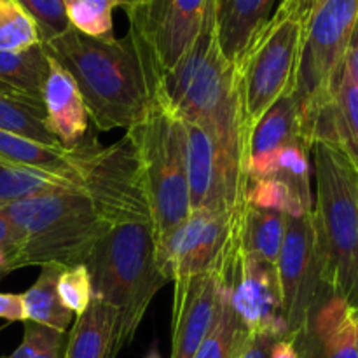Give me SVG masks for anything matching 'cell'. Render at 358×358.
I'll return each instance as SVG.
<instances>
[{
    "label": "cell",
    "instance_id": "obj_1",
    "mask_svg": "<svg viewBox=\"0 0 358 358\" xmlns=\"http://www.w3.org/2000/svg\"><path fill=\"white\" fill-rule=\"evenodd\" d=\"M42 48L72 76L98 131L128 129L145 115L152 94L129 35L98 41L70 28Z\"/></svg>",
    "mask_w": 358,
    "mask_h": 358
},
{
    "label": "cell",
    "instance_id": "obj_2",
    "mask_svg": "<svg viewBox=\"0 0 358 358\" xmlns=\"http://www.w3.org/2000/svg\"><path fill=\"white\" fill-rule=\"evenodd\" d=\"M159 94L178 117L205 128L243 168L236 69L224 56L217 37V0L206 10L194 44L161 79Z\"/></svg>",
    "mask_w": 358,
    "mask_h": 358
},
{
    "label": "cell",
    "instance_id": "obj_3",
    "mask_svg": "<svg viewBox=\"0 0 358 358\" xmlns=\"http://www.w3.org/2000/svg\"><path fill=\"white\" fill-rule=\"evenodd\" d=\"M317 192L313 224L322 282L358 310V168L339 143L315 138L311 145Z\"/></svg>",
    "mask_w": 358,
    "mask_h": 358
},
{
    "label": "cell",
    "instance_id": "obj_4",
    "mask_svg": "<svg viewBox=\"0 0 358 358\" xmlns=\"http://www.w3.org/2000/svg\"><path fill=\"white\" fill-rule=\"evenodd\" d=\"M94 299L117 311V352L135 338L154 296L168 282L149 222L110 226L86 261Z\"/></svg>",
    "mask_w": 358,
    "mask_h": 358
},
{
    "label": "cell",
    "instance_id": "obj_5",
    "mask_svg": "<svg viewBox=\"0 0 358 358\" xmlns=\"http://www.w3.org/2000/svg\"><path fill=\"white\" fill-rule=\"evenodd\" d=\"M20 241L17 269L27 266L86 264L108 226L84 191L24 199L0 210Z\"/></svg>",
    "mask_w": 358,
    "mask_h": 358
},
{
    "label": "cell",
    "instance_id": "obj_6",
    "mask_svg": "<svg viewBox=\"0 0 358 358\" xmlns=\"http://www.w3.org/2000/svg\"><path fill=\"white\" fill-rule=\"evenodd\" d=\"M133 140L150 208L156 247L191 215L184 121L157 93L145 115L126 129Z\"/></svg>",
    "mask_w": 358,
    "mask_h": 358
},
{
    "label": "cell",
    "instance_id": "obj_7",
    "mask_svg": "<svg viewBox=\"0 0 358 358\" xmlns=\"http://www.w3.org/2000/svg\"><path fill=\"white\" fill-rule=\"evenodd\" d=\"M357 21L358 0H320L303 24L294 98L310 147L318 115L334 98Z\"/></svg>",
    "mask_w": 358,
    "mask_h": 358
},
{
    "label": "cell",
    "instance_id": "obj_8",
    "mask_svg": "<svg viewBox=\"0 0 358 358\" xmlns=\"http://www.w3.org/2000/svg\"><path fill=\"white\" fill-rule=\"evenodd\" d=\"M301 42L303 21L275 13L234 65L245 149L252 129L262 115L280 98L296 91Z\"/></svg>",
    "mask_w": 358,
    "mask_h": 358
},
{
    "label": "cell",
    "instance_id": "obj_9",
    "mask_svg": "<svg viewBox=\"0 0 358 358\" xmlns=\"http://www.w3.org/2000/svg\"><path fill=\"white\" fill-rule=\"evenodd\" d=\"M72 154L83 191L108 226L150 224L142 166L128 133L108 147L100 145L94 136H86Z\"/></svg>",
    "mask_w": 358,
    "mask_h": 358
},
{
    "label": "cell",
    "instance_id": "obj_10",
    "mask_svg": "<svg viewBox=\"0 0 358 358\" xmlns=\"http://www.w3.org/2000/svg\"><path fill=\"white\" fill-rule=\"evenodd\" d=\"M215 0H152L128 14V35L142 59L152 98L161 79L184 58Z\"/></svg>",
    "mask_w": 358,
    "mask_h": 358
},
{
    "label": "cell",
    "instance_id": "obj_11",
    "mask_svg": "<svg viewBox=\"0 0 358 358\" xmlns=\"http://www.w3.org/2000/svg\"><path fill=\"white\" fill-rule=\"evenodd\" d=\"M238 206L240 203L233 210V233L226 261L219 271L220 283L227 289L233 311L247 334L285 338L289 332L282 313L276 268L245 248Z\"/></svg>",
    "mask_w": 358,
    "mask_h": 358
},
{
    "label": "cell",
    "instance_id": "obj_12",
    "mask_svg": "<svg viewBox=\"0 0 358 358\" xmlns=\"http://www.w3.org/2000/svg\"><path fill=\"white\" fill-rule=\"evenodd\" d=\"M276 275L283 320L289 336H294L304 327L311 310L327 289L322 282L320 254L311 212L287 215Z\"/></svg>",
    "mask_w": 358,
    "mask_h": 358
},
{
    "label": "cell",
    "instance_id": "obj_13",
    "mask_svg": "<svg viewBox=\"0 0 358 358\" xmlns=\"http://www.w3.org/2000/svg\"><path fill=\"white\" fill-rule=\"evenodd\" d=\"M233 210H192L187 220L157 245V264L168 282L206 273L219 275L231 245Z\"/></svg>",
    "mask_w": 358,
    "mask_h": 358
},
{
    "label": "cell",
    "instance_id": "obj_14",
    "mask_svg": "<svg viewBox=\"0 0 358 358\" xmlns=\"http://www.w3.org/2000/svg\"><path fill=\"white\" fill-rule=\"evenodd\" d=\"M184 126L191 208L229 212L243 199L247 182L243 168L205 128L191 121H184Z\"/></svg>",
    "mask_w": 358,
    "mask_h": 358
},
{
    "label": "cell",
    "instance_id": "obj_15",
    "mask_svg": "<svg viewBox=\"0 0 358 358\" xmlns=\"http://www.w3.org/2000/svg\"><path fill=\"white\" fill-rule=\"evenodd\" d=\"M171 311V357L192 358L215 322L220 299L217 273L177 278Z\"/></svg>",
    "mask_w": 358,
    "mask_h": 358
},
{
    "label": "cell",
    "instance_id": "obj_16",
    "mask_svg": "<svg viewBox=\"0 0 358 358\" xmlns=\"http://www.w3.org/2000/svg\"><path fill=\"white\" fill-rule=\"evenodd\" d=\"M301 358H358L352 310L325 289L306 324L290 336Z\"/></svg>",
    "mask_w": 358,
    "mask_h": 358
},
{
    "label": "cell",
    "instance_id": "obj_17",
    "mask_svg": "<svg viewBox=\"0 0 358 358\" xmlns=\"http://www.w3.org/2000/svg\"><path fill=\"white\" fill-rule=\"evenodd\" d=\"M290 143H304L310 147L303 135L299 108L294 94L280 98L252 129L243 156L245 177L275 175L278 152Z\"/></svg>",
    "mask_w": 358,
    "mask_h": 358
},
{
    "label": "cell",
    "instance_id": "obj_18",
    "mask_svg": "<svg viewBox=\"0 0 358 358\" xmlns=\"http://www.w3.org/2000/svg\"><path fill=\"white\" fill-rule=\"evenodd\" d=\"M49 62L51 65L42 91L45 119L62 147L73 150L87 136L90 115L72 76L51 58Z\"/></svg>",
    "mask_w": 358,
    "mask_h": 358
},
{
    "label": "cell",
    "instance_id": "obj_19",
    "mask_svg": "<svg viewBox=\"0 0 358 358\" xmlns=\"http://www.w3.org/2000/svg\"><path fill=\"white\" fill-rule=\"evenodd\" d=\"M275 3L276 0H217V37L233 65L271 20Z\"/></svg>",
    "mask_w": 358,
    "mask_h": 358
},
{
    "label": "cell",
    "instance_id": "obj_20",
    "mask_svg": "<svg viewBox=\"0 0 358 358\" xmlns=\"http://www.w3.org/2000/svg\"><path fill=\"white\" fill-rule=\"evenodd\" d=\"M117 311L93 299L66 336L63 358H117Z\"/></svg>",
    "mask_w": 358,
    "mask_h": 358
},
{
    "label": "cell",
    "instance_id": "obj_21",
    "mask_svg": "<svg viewBox=\"0 0 358 358\" xmlns=\"http://www.w3.org/2000/svg\"><path fill=\"white\" fill-rule=\"evenodd\" d=\"M315 138L339 143L358 168V83L346 66H343L334 98L318 115Z\"/></svg>",
    "mask_w": 358,
    "mask_h": 358
},
{
    "label": "cell",
    "instance_id": "obj_22",
    "mask_svg": "<svg viewBox=\"0 0 358 358\" xmlns=\"http://www.w3.org/2000/svg\"><path fill=\"white\" fill-rule=\"evenodd\" d=\"M0 164L27 168V170L65 178L83 189L72 150L44 145L35 140L2 131V129H0Z\"/></svg>",
    "mask_w": 358,
    "mask_h": 358
},
{
    "label": "cell",
    "instance_id": "obj_23",
    "mask_svg": "<svg viewBox=\"0 0 358 358\" xmlns=\"http://www.w3.org/2000/svg\"><path fill=\"white\" fill-rule=\"evenodd\" d=\"M240 234L245 248L261 261L275 266L278 262L287 226V213L252 206L245 198L238 206Z\"/></svg>",
    "mask_w": 358,
    "mask_h": 358
},
{
    "label": "cell",
    "instance_id": "obj_24",
    "mask_svg": "<svg viewBox=\"0 0 358 358\" xmlns=\"http://www.w3.org/2000/svg\"><path fill=\"white\" fill-rule=\"evenodd\" d=\"M65 268L55 264L42 266L37 282L21 294L24 306V322L44 325L55 331L66 332L73 313L63 306L58 294V278Z\"/></svg>",
    "mask_w": 358,
    "mask_h": 358
},
{
    "label": "cell",
    "instance_id": "obj_25",
    "mask_svg": "<svg viewBox=\"0 0 358 358\" xmlns=\"http://www.w3.org/2000/svg\"><path fill=\"white\" fill-rule=\"evenodd\" d=\"M49 65L51 62L42 44L21 52L0 51V80L24 96L42 103V91L48 79Z\"/></svg>",
    "mask_w": 358,
    "mask_h": 358
},
{
    "label": "cell",
    "instance_id": "obj_26",
    "mask_svg": "<svg viewBox=\"0 0 358 358\" xmlns=\"http://www.w3.org/2000/svg\"><path fill=\"white\" fill-rule=\"evenodd\" d=\"M0 129L49 147H62L49 129L44 105L30 98L0 93Z\"/></svg>",
    "mask_w": 358,
    "mask_h": 358
},
{
    "label": "cell",
    "instance_id": "obj_27",
    "mask_svg": "<svg viewBox=\"0 0 358 358\" xmlns=\"http://www.w3.org/2000/svg\"><path fill=\"white\" fill-rule=\"evenodd\" d=\"M72 191H83V189L65 178L27 170V168L0 164V210L24 199Z\"/></svg>",
    "mask_w": 358,
    "mask_h": 358
},
{
    "label": "cell",
    "instance_id": "obj_28",
    "mask_svg": "<svg viewBox=\"0 0 358 358\" xmlns=\"http://www.w3.org/2000/svg\"><path fill=\"white\" fill-rule=\"evenodd\" d=\"M245 338H247V331L238 320L236 313L231 306L227 289L222 285L219 310H217L212 331L208 332V336H206L205 341L201 343V346H199L192 358H234Z\"/></svg>",
    "mask_w": 358,
    "mask_h": 358
},
{
    "label": "cell",
    "instance_id": "obj_29",
    "mask_svg": "<svg viewBox=\"0 0 358 358\" xmlns=\"http://www.w3.org/2000/svg\"><path fill=\"white\" fill-rule=\"evenodd\" d=\"M245 201L264 210H276L287 215L310 213L292 187L280 177H247L243 191ZM313 212V210H311Z\"/></svg>",
    "mask_w": 358,
    "mask_h": 358
},
{
    "label": "cell",
    "instance_id": "obj_30",
    "mask_svg": "<svg viewBox=\"0 0 358 358\" xmlns=\"http://www.w3.org/2000/svg\"><path fill=\"white\" fill-rule=\"evenodd\" d=\"M70 27L98 41H114V9L117 0H63Z\"/></svg>",
    "mask_w": 358,
    "mask_h": 358
},
{
    "label": "cell",
    "instance_id": "obj_31",
    "mask_svg": "<svg viewBox=\"0 0 358 358\" xmlns=\"http://www.w3.org/2000/svg\"><path fill=\"white\" fill-rule=\"evenodd\" d=\"M41 44V35L30 14L17 0H0V51L21 52Z\"/></svg>",
    "mask_w": 358,
    "mask_h": 358
},
{
    "label": "cell",
    "instance_id": "obj_32",
    "mask_svg": "<svg viewBox=\"0 0 358 358\" xmlns=\"http://www.w3.org/2000/svg\"><path fill=\"white\" fill-rule=\"evenodd\" d=\"M275 177L290 185L308 212L313 210L311 194V149L304 143H290L278 152Z\"/></svg>",
    "mask_w": 358,
    "mask_h": 358
},
{
    "label": "cell",
    "instance_id": "obj_33",
    "mask_svg": "<svg viewBox=\"0 0 358 358\" xmlns=\"http://www.w3.org/2000/svg\"><path fill=\"white\" fill-rule=\"evenodd\" d=\"M58 294L63 306L72 311L73 317H79L90 308L94 299V292L86 264L63 269L58 278Z\"/></svg>",
    "mask_w": 358,
    "mask_h": 358
},
{
    "label": "cell",
    "instance_id": "obj_34",
    "mask_svg": "<svg viewBox=\"0 0 358 358\" xmlns=\"http://www.w3.org/2000/svg\"><path fill=\"white\" fill-rule=\"evenodd\" d=\"M17 2L37 24L41 44L59 37L72 28L66 17L63 0H17Z\"/></svg>",
    "mask_w": 358,
    "mask_h": 358
},
{
    "label": "cell",
    "instance_id": "obj_35",
    "mask_svg": "<svg viewBox=\"0 0 358 358\" xmlns=\"http://www.w3.org/2000/svg\"><path fill=\"white\" fill-rule=\"evenodd\" d=\"M23 341L21 345L6 358H37L38 353L49 341L55 329L44 327V325L34 324V322H23Z\"/></svg>",
    "mask_w": 358,
    "mask_h": 358
},
{
    "label": "cell",
    "instance_id": "obj_36",
    "mask_svg": "<svg viewBox=\"0 0 358 358\" xmlns=\"http://www.w3.org/2000/svg\"><path fill=\"white\" fill-rule=\"evenodd\" d=\"M276 339L266 334H247L234 358H271V346Z\"/></svg>",
    "mask_w": 358,
    "mask_h": 358
},
{
    "label": "cell",
    "instance_id": "obj_37",
    "mask_svg": "<svg viewBox=\"0 0 358 358\" xmlns=\"http://www.w3.org/2000/svg\"><path fill=\"white\" fill-rule=\"evenodd\" d=\"M0 318L7 322H24V306L21 294L0 292Z\"/></svg>",
    "mask_w": 358,
    "mask_h": 358
},
{
    "label": "cell",
    "instance_id": "obj_38",
    "mask_svg": "<svg viewBox=\"0 0 358 358\" xmlns=\"http://www.w3.org/2000/svg\"><path fill=\"white\" fill-rule=\"evenodd\" d=\"M311 0H280V6L276 7V13L289 14V16L297 17V20L306 21L308 14H310Z\"/></svg>",
    "mask_w": 358,
    "mask_h": 358
},
{
    "label": "cell",
    "instance_id": "obj_39",
    "mask_svg": "<svg viewBox=\"0 0 358 358\" xmlns=\"http://www.w3.org/2000/svg\"><path fill=\"white\" fill-rule=\"evenodd\" d=\"M65 346H66V332L55 331L42 352L38 353L37 358H63L65 357Z\"/></svg>",
    "mask_w": 358,
    "mask_h": 358
},
{
    "label": "cell",
    "instance_id": "obj_40",
    "mask_svg": "<svg viewBox=\"0 0 358 358\" xmlns=\"http://www.w3.org/2000/svg\"><path fill=\"white\" fill-rule=\"evenodd\" d=\"M271 358H301L297 353L294 339L290 336L280 338L273 343L271 346Z\"/></svg>",
    "mask_w": 358,
    "mask_h": 358
},
{
    "label": "cell",
    "instance_id": "obj_41",
    "mask_svg": "<svg viewBox=\"0 0 358 358\" xmlns=\"http://www.w3.org/2000/svg\"><path fill=\"white\" fill-rule=\"evenodd\" d=\"M345 66L350 70V73L353 76V79L358 83V21L355 24V30H353V34H352V38H350L348 51H346Z\"/></svg>",
    "mask_w": 358,
    "mask_h": 358
},
{
    "label": "cell",
    "instance_id": "obj_42",
    "mask_svg": "<svg viewBox=\"0 0 358 358\" xmlns=\"http://www.w3.org/2000/svg\"><path fill=\"white\" fill-rule=\"evenodd\" d=\"M150 2H152V0H117L119 7H122V9L126 10V14H129L135 9H140V7L147 6V3Z\"/></svg>",
    "mask_w": 358,
    "mask_h": 358
},
{
    "label": "cell",
    "instance_id": "obj_43",
    "mask_svg": "<svg viewBox=\"0 0 358 358\" xmlns=\"http://www.w3.org/2000/svg\"><path fill=\"white\" fill-rule=\"evenodd\" d=\"M0 93L7 94V96H24V94H21L20 91H16L14 87H10L9 84L2 83V80H0ZM24 98H28V96H24ZM30 100H31V98H30Z\"/></svg>",
    "mask_w": 358,
    "mask_h": 358
},
{
    "label": "cell",
    "instance_id": "obj_44",
    "mask_svg": "<svg viewBox=\"0 0 358 358\" xmlns=\"http://www.w3.org/2000/svg\"><path fill=\"white\" fill-rule=\"evenodd\" d=\"M353 317V325H355V341H357V352H358V310L352 311Z\"/></svg>",
    "mask_w": 358,
    "mask_h": 358
},
{
    "label": "cell",
    "instance_id": "obj_45",
    "mask_svg": "<svg viewBox=\"0 0 358 358\" xmlns=\"http://www.w3.org/2000/svg\"><path fill=\"white\" fill-rule=\"evenodd\" d=\"M318 2H320V0H311V7H310V13H311V9H313V7H315V6H317V3H318Z\"/></svg>",
    "mask_w": 358,
    "mask_h": 358
},
{
    "label": "cell",
    "instance_id": "obj_46",
    "mask_svg": "<svg viewBox=\"0 0 358 358\" xmlns=\"http://www.w3.org/2000/svg\"><path fill=\"white\" fill-rule=\"evenodd\" d=\"M149 358H159V357H157V353H152V355H150Z\"/></svg>",
    "mask_w": 358,
    "mask_h": 358
}]
</instances>
